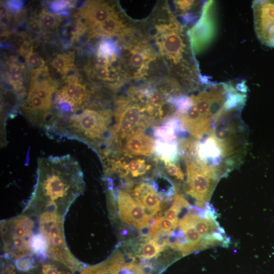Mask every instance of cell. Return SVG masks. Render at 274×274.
<instances>
[{"instance_id":"cell-28","label":"cell","mask_w":274,"mask_h":274,"mask_svg":"<svg viewBox=\"0 0 274 274\" xmlns=\"http://www.w3.org/2000/svg\"><path fill=\"white\" fill-rule=\"evenodd\" d=\"M8 78L10 84L15 90H18L21 88L22 76L20 73H12L9 75Z\"/></svg>"},{"instance_id":"cell-30","label":"cell","mask_w":274,"mask_h":274,"mask_svg":"<svg viewBox=\"0 0 274 274\" xmlns=\"http://www.w3.org/2000/svg\"><path fill=\"white\" fill-rule=\"evenodd\" d=\"M66 5H67L66 2H56L54 3L53 5L54 6L53 8L54 9H61L62 8H63L66 6Z\"/></svg>"},{"instance_id":"cell-6","label":"cell","mask_w":274,"mask_h":274,"mask_svg":"<svg viewBox=\"0 0 274 274\" xmlns=\"http://www.w3.org/2000/svg\"><path fill=\"white\" fill-rule=\"evenodd\" d=\"M215 2L208 1L203 4L200 17L187 31L194 54L206 49L214 40L216 32Z\"/></svg>"},{"instance_id":"cell-17","label":"cell","mask_w":274,"mask_h":274,"mask_svg":"<svg viewBox=\"0 0 274 274\" xmlns=\"http://www.w3.org/2000/svg\"><path fill=\"white\" fill-rule=\"evenodd\" d=\"M179 228L182 230L189 242L196 251L203 249V237L200 235L195 227L184 216L178 222Z\"/></svg>"},{"instance_id":"cell-4","label":"cell","mask_w":274,"mask_h":274,"mask_svg":"<svg viewBox=\"0 0 274 274\" xmlns=\"http://www.w3.org/2000/svg\"><path fill=\"white\" fill-rule=\"evenodd\" d=\"M64 217L57 213L45 212L33 216L38 230L46 241L48 260L60 262L76 273L85 267L71 253L66 244L63 230Z\"/></svg>"},{"instance_id":"cell-24","label":"cell","mask_w":274,"mask_h":274,"mask_svg":"<svg viewBox=\"0 0 274 274\" xmlns=\"http://www.w3.org/2000/svg\"><path fill=\"white\" fill-rule=\"evenodd\" d=\"M165 169L166 173L175 179L183 181L184 179V174L182 170L180 165L177 162H164Z\"/></svg>"},{"instance_id":"cell-26","label":"cell","mask_w":274,"mask_h":274,"mask_svg":"<svg viewBox=\"0 0 274 274\" xmlns=\"http://www.w3.org/2000/svg\"><path fill=\"white\" fill-rule=\"evenodd\" d=\"M26 61L27 64L32 67H41L44 63L40 55L32 51L26 56Z\"/></svg>"},{"instance_id":"cell-15","label":"cell","mask_w":274,"mask_h":274,"mask_svg":"<svg viewBox=\"0 0 274 274\" xmlns=\"http://www.w3.org/2000/svg\"><path fill=\"white\" fill-rule=\"evenodd\" d=\"M30 272L32 274H76L65 265L50 260L39 262Z\"/></svg>"},{"instance_id":"cell-9","label":"cell","mask_w":274,"mask_h":274,"mask_svg":"<svg viewBox=\"0 0 274 274\" xmlns=\"http://www.w3.org/2000/svg\"><path fill=\"white\" fill-rule=\"evenodd\" d=\"M125 48L126 53L124 62L130 76L138 79L144 77L149 64L156 57L154 51L149 47L148 41Z\"/></svg>"},{"instance_id":"cell-12","label":"cell","mask_w":274,"mask_h":274,"mask_svg":"<svg viewBox=\"0 0 274 274\" xmlns=\"http://www.w3.org/2000/svg\"><path fill=\"white\" fill-rule=\"evenodd\" d=\"M116 13L112 6L107 3L91 1L82 11V15L94 27Z\"/></svg>"},{"instance_id":"cell-21","label":"cell","mask_w":274,"mask_h":274,"mask_svg":"<svg viewBox=\"0 0 274 274\" xmlns=\"http://www.w3.org/2000/svg\"><path fill=\"white\" fill-rule=\"evenodd\" d=\"M120 52V48L116 42L112 40H104L99 45L97 56L107 58L113 62L116 61Z\"/></svg>"},{"instance_id":"cell-8","label":"cell","mask_w":274,"mask_h":274,"mask_svg":"<svg viewBox=\"0 0 274 274\" xmlns=\"http://www.w3.org/2000/svg\"><path fill=\"white\" fill-rule=\"evenodd\" d=\"M116 201L119 216L123 222L139 230L149 225L152 218L147 214L144 207L129 193L119 191Z\"/></svg>"},{"instance_id":"cell-7","label":"cell","mask_w":274,"mask_h":274,"mask_svg":"<svg viewBox=\"0 0 274 274\" xmlns=\"http://www.w3.org/2000/svg\"><path fill=\"white\" fill-rule=\"evenodd\" d=\"M252 8L257 38L262 44L274 48V0L253 1Z\"/></svg>"},{"instance_id":"cell-22","label":"cell","mask_w":274,"mask_h":274,"mask_svg":"<svg viewBox=\"0 0 274 274\" xmlns=\"http://www.w3.org/2000/svg\"><path fill=\"white\" fill-rule=\"evenodd\" d=\"M52 64L58 72L63 74L66 73L73 66L71 57L65 54L57 55L53 59Z\"/></svg>"},{"instance_id":"cell-1","label":"cell","mask_w":274,"mask_h":274,"mask_svg":"<svg viewBox=\"0 0 274 274\" xmlns=\"http://www.w3.org/2000/svg\"><path fill=\"white\" fill-rule=\"evenodd\" d=\"M37 182L23 213L36 216L45 212L64 216L85 188L83 173L70 155L42 157L38 161Z\"/></svg>"},{"instance_id":"cell-20","label":"cell","mask_w":274,"mask_h":274,"mask_svg":"<svg viewBox=\"0 0 274 274\" xmlns=\"http://www.w3.org/2000/svg\"><path fill=\"white\" fill-rule=\"evenodd\" d=\"M190 206V204L183 195L177 194L174 197L172 205L165 212L164 217L174 223L178 224V216L182 209L188 208Z\"/></svg>"},{"instance_id":"cell-29","label":"cell","mask_w":274,"mask_h":274,"mask_svg":"<svg viewBox=\"0 0 274 274\" xmlns=\"http://www.w3.org/2000/svg\"><path fill=\"white\" fill-rule=\"evenodd\" d=\"M175 6L181 11L182 14L189 13L188 12L192 9L195 4L194 1H175Z\"/></svg>"},{"instance_id":"cell-31","label":"cell","mask_w":274,"mask_h":274,"mask_svg":"<svg viewBox=\"0 0 274 274\" xmlns=\"http://www.w3.org/2000/svg\"><path fill=\"white\" fill-rule=\"evenodd\" d=\"M7 14V9L6 6L4 5H1V16L3 17L6 16Z\"/></svg>"},{"instance_id":"cell-11","label":"cell","mask_w":274,"mask_h":274,"mask_svg":"<svg viewBox=\"0 0 274 274\" xmlns=\"http://www.w3.org/2000/svg\"><path fill=\"white\" fill-rule=\"evenodd\" d=\"M131 195L144 207L147 214L151 218L161 209V195L149 181L143 182L136 185L132 190Z\"/></svg>"},{"instance_id":"cell-5","label":"cell","mask_w":274,"mask_h":274,"mask_svg":"<svg viewBox=\"0 0 274 274\" xmlns=\"http://www.w3.org/2000/svg\"><path fill=\"white\" fill-rule=\"evenodd\" d=\"M186 167V193L197 200L196 204L205 206L219 179L214 167L200 160L192 152L184 153Z\"/></svg>"},{"instance_id":"cell-13","label":"cell","mask_w":274,"mask_h":274,"mask_svg":"<svg viewBox=\"0 0 274 274\" xmlns=\"http://www.w3.org/2000/svg\"><path fill=\"white\" fill-rule=\"evenodd\" d=\"M154 153L156 157L163 162H177L180 153L177 140L165 141L157 139L155 142Z\"/></svg>"},{"instance_id":"cell-14","label":"cell","mask_w":274,"mask_h":274,"mask_svg":"<svg viewBox=\"0 0 274 274\" xmlns=\"http://www.w3.org/2000/svg\"><path fill=\"white\" fill-rule=\"evenodd\" d=\"M94 33L106 37L119 35L125 28V24L116 13L93 27Z\"/></svg>"},{"instance_id":"cell-2","label":"cell","mask_w":274,"mask_h":274,"mask_svg":"<svg viewBox=\"0 0 274 274\" xmlns=\"http://www.w3.org/2000/svg\"><path fill=\"white\" fill-rule=\"evenodd\" d=\"M114 114L108 110L86 109L61 119L47 133L81 141L98 153L106 146Z\"/></svg>"},{"instance_id":"cell-27","label":"cell","mask_w":274,"mask_h":274,"mask_svg":"<svg viewBox=\"0 0 274 274\" xmlns=\"http://www.w3.org/2000/svg\"><path fill=\"white\" fill-rule=\"evenodd\" d=\"M1 274H32L31 272H21L17 270L10 261L3 260Z\"/></svg>"},{"instance_id":"cell-18","label":"cell","mask_w":274,"mask_h":274,"mask_svg":"<svg viewBox=\"0 0 274 274\" xmlns=\"http://www.w3.org/2000/svg\"><path fill=\"white\" fill-rule=\"evenodd\" d=\"M162 250L154 239L148 237L140 244L136 256L143 260L152 259L157 257Z\"/></svg>"},{"instance_id":"cell-19","label":"cell","mask_w":274,"mask_h":274,"mask_svg":"<svg viewBox=\"0 0 274 274\" xmlns=\"http://www.w3.org/2000/svg\"><path fill=\"white\" fill-rule=\"evenodd\" d=\"M178 226L164 217H159L154 220L150 227L148 236L153 238L162 233H170L174 231Z\"/></svg>"},{"instance_id":"cell-10","label":"cell","mask_w":274,"mask_h":274,"mask_svg":"<svg viewBox=\"0 0 274 274\" xmlns=\"http://www.w3.org/2000/svg\"><path fill=\"white\" fill-rule=\"evenodd\" d=\"M155 142L153 138L144 131L135 132L122 141L116 155L129 158L151 156L154 152Z\"/></svg>"},{"instance_id":"cell-23","label":"cell","mask_w":274,"mask_h":274,"mask_svg":"<svg viewBox=\"0 0 274 274\" xmlns=\"http://www.w3.org/2000/svg\"><path fill=\"white\" fill-rule=\"evenodd\" d=\"M39 22L43 28L47 29L53 28L58 25L59 18L54 14L45 12L41 15Z\"/></svg>"},{"instance_id":"cell-16","label":"cell","mask_w":274,"mask_h":274,"mask_svg":"<svg viewBox=\"0 0 274 274\" xmlns=\"http://www.w3.org/2000/svg\"><path fill=\"white\" fill-rule=\"evenodd\" d=\"M185 216L202 236H205L217 231L218 227L220 226L217 221L201 218L197 215L189 212Z\"/></svg>"},{"instance_id":"cell-25","label":"cell","mask_w":274,"mask_h":274,"mask_svg":"<svg viewBox=\"0 0 274 274\" xmlns=\"http://www.w3.org/2000/svg\"><path fill=\"white\" fill-rule=\"evenodd\" d=\"M111 65L98 66L95 65L94 72L96 77L103 81H113L112 78L111 77V70L109 68Z\"/></svg>"},{"instance_id":"cell-3","label":"cell","mask_w":274,"mask_h":274,"mask_svg":"<svg viewBox=\"0 0 274 274\" xmlns=\"http://www.w3.org/2000/svg\"><path fill=\"white\" fill-rule=\"evenodd\" d=\"M36 230L34 217L23 212L3 221L1 224L3 259L13 262L24 257L35 258L31 244Z\"/></svg>"}]
</instances>
